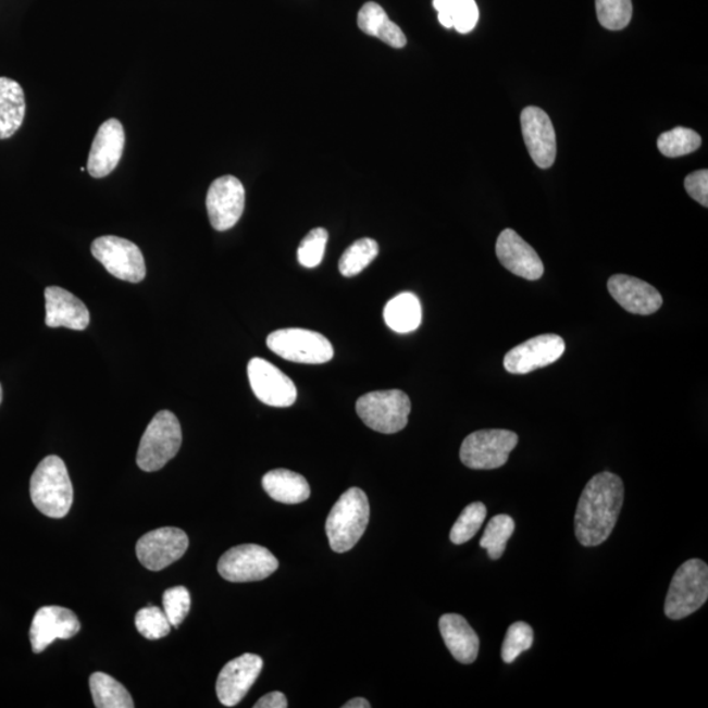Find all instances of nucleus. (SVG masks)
<instances>
[{
  "label": "nucleus",
  "mask_w": 708,
  "mask_h": 708,
  "mask_svg": "<svg viewBox=\"0 0 708 708\" xmlns=\"http://www.w3.org/2000/svg\"><path fill=\"white\" fill-rule=\"evenodd\" d=\"M624 486L620 476L605 471L586 483L575 514L576 538L585 547H596L610 537L620 519Z\"/></svg>",
  "instance_id": "f257e3e1"
},
{
  "label": "nucleus",
  "mask_w": 708,
  "mask_h": 708,
  "mask_svg": "<svg viewBox=\"0 0 708 708\" xmlns=\"http://www.w3.org/2000/svg\"><path fill=\"white\" fill-rule=\"evenodd\" d=\"M29 490L34 506L50 519H63L72 509L73 484L60 457L42 459L30 477Z\"/></svg>",
  "instance_id": "f03ea898"
},
{
  "label": "nucleus",
  "mask_w": 708,
  "mask_h": 708,
  "mask_svg": "<svg viewBox=\"0 0 708 708\" xmlns=\"http://www.w3.org/2000/svg\"><path fill=\"white\" fill-rule=\"evenodd\" d=\"M370 517L368 496L360 488H349L331 509L325 532L335 552L352 550L365 533Z\"/></svg>",
  "instance_id": "7ed1b4c3"
},
{
  "label": "nucleus",
  "mask_w": 708,
  "mask_h": 708,
  "mask_svg": "<svg viewBox=\"0 0 708 708\" xmlns=\"http://www.w3.org/2000/svg\"><path fill=\"white\" fill-rule=\"evenodd\" d=\"M708 598V567L704 560L685 561L674 573L669 586L664 611L669 620L680 621L692 616Z\"/></svg>",
  "instance_id": "20e7f679"
},
{
  "label": "nucleus",
  "mask_w": 708,
  "mask_h": 708,
  "mask_svg": "<svg viewBox=\"0 0 708 708\" xmlns=\"http://www.w3.org/2000/svg\"><path fill=\"white\" fill-rule=\"evenodd\" d=\"M183 443L181 423L171 411L156 414L140 438L137 464L140 470L154 472L174 458Z\"/></svg>",
  "instance_id": "39448f33"
},
{
  "label": "nucleus",
  "mask_w": 708,
  "mask_h": 708,
  "mask_svg": "<svg viewBox=\"0 0 708 708\" xmlns=\"http://www.w3.org/2000/svg\"><path fill=\"white\" fill-rule=\"evenodd\" d=\"M356 411L370 430L393 435L406 428L411 400L400 390L373 392L357 400Z\"/></svg>",
  "instance_id": "423d86ee"
},
{
  "label": "nucleus",
  "mask_w": 708,
  "mask_h": 708,
  "mask_svg": "<svg viewBox=\"0 0 708 708\" xmlns=\"http://www.w3.org/2000/svg\"><path fill=\"white\" fill-rule=\"evenodd\" d=\"M519 436L507 430H484L464 438L459 451L462 463L472 470H495L508 462Z\"/></svg>",
  "instance_id": "0eeeda50"
},
{
  "label": "nucleus",
  "mask_w": 708,
  "mask_h": 708,
  "mask_svg": "<svg viewBox=\"0 0 708 708\" xmlns=\"http://www.w3.org/2000/svg\"><path fill=\"white\" fill-rule=\"evenodd\" d=\"M266 346L285 360L309 365L328 362L334 357V347L327 337L303 328L274 331L268 336Z\"/></svg>",
  "instance_id": "6e6552de"
},
{
  "label": "nucleus",
  "mask_w": 708,
  "mask_h": 708,
  "mask_svg": "<svg viewBox=\"0 0 708 708\" xmlns=\"http://www.w3.org/2000/svg\"><path fill=\"white\" fill-rule=\"evenodd\" d=\"M91 252L113 277L133 284L146 277L144 254L131 240L113 235L100 236L92 241Z\"/></svg>",
  "instance_id": "1a4fd4ad"
},
{
  "label": "nucleus",
  "mask_w": 708,
  "mask_h": 708,
  "mask_svg": "<svg viewBox=\"0 0 708 708\" xmlns=\"http://www.w3.org/2000/svg\"><path fill=\"white\" fill-rule=\"evenodd\" d=\"M278 569L274 555L259 545L229 548L219 561L220 575L232 583L260 582Z\"/></svg>",
  "instance_id": "9d476101"
},
{
  "label": "nucleus",
  "mask_w": 708,
  "mask_h": 708,
  "mask_svg": "<svg viewBox=\"0 0 708 708\" xmlns=\"http://www.w3.org/2000/svg\"><path fill=\"white\" fill-rule=\"evenodd\" d=\"M245 206L246 190L239 178L226 175L210 185L207 209L210 223L216 232L233 228L244 214Z\"/></svg>",
  "instance_id": "9b49d317"
},
{
  "label": "nucleus",
  "mask_w": 708,
  "mask_h": 708,
  "mask_svg": "<svg viewBox=\"0 0 708 708\" xmlns=\"http://www.w3.org/2000/svg\"><path fill=\"white\" fill-rule=\"evenodd\" d=\"M189 546L188 535L182 529L161 527L142 535L137 542L140 564L150 571H161L184 557Z\"/></svg>",
  "instance_id": "f8f14e48"
},
{
  "label": "nucleus",
  "mask_w": 708,
  "mask_h": 708,
  "mask_svg": "<svg viewBox=\"0 0 708 708\" xmlns=\"http://www.w3.org/2000/svg\"><path fill=\"white\" fill-rule=\"evenodd\" d=\"M247 372L253 394L264 405L285 408L296 403V385L273 363L254 357L248 362Z\"/></svg>",
  "instance_id": "ddd939ff"
},
{
  "label": "nucleus",
  "mask_w": 708,
  "mask_h": 708,
  "mask_svg": "<svg viewBox=\"0 0 708 708\" xmlns=\"http://www.w3.org/2000/svg\"><path fill=\"white\" fill-rule=\"evenodd\" d=\"M563 337L554 334L541 335L520 344L504 357V368L510 374H527L551 365L564 355Z\"/></svg>",
  "instance_id": "4468645a"
},
{
  "label": "nucleus",
  "mask_w": 708,
  "mask_h": 708,
  "mask_svg": "<svg viewBox=\"0 0 708 708\" xmlns=\"http://www.w3.org/2000/svg\"><path fill=\"white\" fill-rule=\"evenodd\" d=\"M263 660L253 654H245L228 661L216 680V695L223 706L234 707L240 704L257 682Z\"/></svg>",
  "instance_id": "2eb2a0df"
},
{
  "label": "nucleus",
  "mask_w": 708,
  "mask_h": 708,
  "mask_svg": "<svg viewBox=\"0 0 708 708\" xmlns=\"http://www.w3.org/2000/svg\"><path fill=\"white\" fill-rule=\"evenodd\" d=\"M80 631V622L70 609L62 606H44L32 621L29 639L35 654H41L59 639H72Z\"/></svg>",
  "instance_id": "dca6fc26"
},
{
  "label": "nucleus",
  "mask_w": 708,
  "mask_h": 708,
  "mask_svg": "<svg viewBox=\"0 0 708 708\" xmlns=\"http://www.w3.org/2000/svg\"><path fill=\"white\" fill-rule=\"evenodd\" d=\"M522 136L533 162L539 169H550L557 158V134L550 116L537 107L521 113Z\"/></svg>",
  "instance_id": "f3484780"
},
{
  "label": "nucleus",
  "mask_w": 708,
  "mask_h": 708,
  "mask_svg": "<svg viewBox=\"0 0 708 708\" xmlns=\"http://www.w3.org/2000/svg\"><path fill=\"white\" fill-rule=\"evenodd\" d=\"M125 131L116 119L107 120L99 127L91 150H89L87 171L95 178L111 175L123 158Z\"/></svg>",
  "instance_id": "a211bd4d"
},
{
  "label": "nucleus",
  "mask_w": 708,
  "mask_h": 708,
  "mask_svg": "<svg viewBox=\"0 0 708 708\" xmlns=\"http://www.w3.org/2000/svg\"><path fill=\"white\" fill-rule=\"evenodd\" d=\"M496 254L501 265L514 276L529 281L544 276L545 266L538 253L512 228L504 229L497 238Z\"/></svg>",
  "instance_id": "6ab92c4d"
},
{
  "label": "nucleus",
  "mask_w": 708,
  "mask_h": 708,
  "mask_svg": "<svg viewBox=\"0 0 708 708\" xmlns=\"http://www.w3.org/2000/svg\"><path fill=\"white\" fill-rule=\"evenodd\" d=\"M608 289L611 297L631 314L653 315L661 309L660 291L646 281L626 274H616L609 278Z\"/></svg>",
  "instance_id": "aec40b11"
},
{
  "label": "nucleus",
  "mask_w": 708,
  "mask_h": 708,
  "mask_svg": "<svg viewBox=\"0 0 708 708\" xmlns=\"http://www.w3.org/2000/svg\"><path fill=\"white\" fill-rule=\"evenodd\" d=\"M45 309H47L45 323L50 328L66 327L83 331L88 327L91 319L87 306L60 286H49L45 289Z\"/></svg>",
  "instance_id": "412c9836"
},
{
  "label": "nucleus",
  "mask_w": 708,
  "mask_h": 708,
  "mask_svg": "<svg viewBox=\"0 0 708 708\" xmlns=\"http://www.w3.org/2000/svg\"><path fill=\"white\" fill-rule=\"evenodd\" d=\"M439 633L457 661L472 664L476 660L481 646L480 636L462 616L445 614L439 618Z\"/></svg>",
  "instance_id": "4be33fe9"
},
{
  "label": "nucleus",
  "mask_w": 708,
  "mask_h": 708,
  "mask_svg": "<svg viewBox=\"0 0 708 708\" xmlns=\"http://www.w3.org/2000/svg\"><path fill=\"white\" fill-rule=\"evenodd\" d=\"M27 103L24 89L18 83L2 76L0 78V140L15 136L21 129Z\"/></svg>",
  "instance_id": "5701e85b"
},
{
  "label": "nucleus",
  "mask_w": 708,
  "mask_h": 708,
  "mask_svg": "<svg viewBox=\"0 0 708 708\" xmlns=\"http://www.w3.org/2000/svg\"><path fill=\"white\" fill-rule=\"evenodd\" d=\"M263 488L274 501L283 504H301L308 500L311 494L305 476L285 469L266 472Z\"/></svg>",
  "instance_id": "b1692460"
},
{
  "label": "nucleus",
  "mask_w": 708,
  "mask_h": 708,
  "mask_svg": "<svg viewBox=\"0 0 708 708\" xmlns=\"http://www.w3.org/2000/svg\"><path fill=\"white\" fill-rule=\"evenodd\" d=\"M359 28L369 36L380 38L392 48H405L407 37L399 25L393 23L380 4L369 2L362 5L357 17Z\"/></svg>",
  "instance_id": "393cba45"
},
{
  "label": "nucleus",
  "mask_w": 708,
  "mask_h": 708,
  "mask_svg": "<svg viewBox=\"0 0 708 708\" xmlns=\"http://www.w3.org/2000/svg\"><path fill=\"white\" fill-rule=\"evenodd\" d=\"M385 322L395 333L410 334L420 327L423 311L419 298L412 293H401L386 305Z\"/></svg>",
  "instance_id": "a878e982"
},
{
  "label": "nucleus",
  "mask_w": 708,
  "mask_h": 708,
  "mask_svg": "<svg viewBox=\"0 0 708 708\" xmlns=\"http://www.w3.org/2000/svg\"><path fill=\"white\" fill-rule=\"evenodd\" d=\"M443 27L455 28L458 34H470L480 22V9L475 0H433Z\"/></svg>",
  "instance_id": "bb28decb"
},
{
  "label": "nucleus",
  "mask_w": 708,
  "mask_h": 708,
  "mask_svg": "<svg viewBox=\"0 0 708 708\" xmlns=\"http://www.w3.org/2000/svg\"><path fill=\"white\" fill-rule=\"evenodd\" d=\"M94 704L98 708H133L134 701L126 687L105 673L97 672L89 678Z\"/></svg>",
  "instance_id": "cd10ccee"
},
{
  "label": "nucleus",
  "mask_w": 708,
  "mask_h": 708,
  "mask_svg": "<svg viewBox=\"0 0 708 708\" xmlns=\"http://www.w3.org/2000/svg\"><path fill=\"white\" fill-rule=\"evenodd\" d=\"M514 529V520L508 514H497L488 522L481 539V547L486 548L489 559L497 560L502 557Z\"/></svg>",
  "instance_id": "c85d7f7f"
},
{
  "label": "nucleus",
  "mask_w": 708,
  "mask_h": 708,
  "mask_svg": "<svg viewBox=\"0 0 708 708\" xmlns=\"http://www.w3.org/2000/svg\"><path fill=\"white\" fill-rule=\"evenodd\" d=\"M701 138L697 132L687 129V127H674V129L662 133L657 139V148L662 156L668 158H679L700 148Z\"/></svg>",
  "instance_id": "c756f323"
},
{
  "label": "nucleus",
  "mask_w": 708,
  "mask_h": 708,
  "mask_svg": "<svg viewBox=\"0 0 708 708\" xmlns=\"http://www.w3.org/2000/svg\"><path fill=\"white\" fill-rule=\"evenodd\" d=\"M380 247L374 239L363 238L355 241L343 253L339 261V271L344 277H353L360 274L372 261L378 257Z\"/></svg>",
  "instance_id": "7c9ffc66"
},
{
  "label": "nucleus",
  "mask_w": 708,
  "mask_h": 708,
  "mask_svg": "<svg viewBox=\"0 0 708 708\" xmlns=\"http://www.w3.org/2000/svg\"><path fill=\"white\" fill-rule=\"evenodd\" d=\"M486 516L487 508L483 502H472L465 507L461 516L458 517L455 526L451 527L450 541L452 544L463 545L474 538L481 531Z\"/></svg>",
  "instance_id": "2f4dec72"
},
{
  "label": "nucleus",
  "mask_w": 708,
  "mask_h": 708,
  "mask_svg": "<svg viewBox=\"0 0 708 708\" xmlns=\"http://www.w3.org/2000/svg\"><path fill=\"white\" fill-rule=\"evenodd\" d=\"M596 12L599 24L609 30H621L628 27L633 18V2L631 0H596Z\"/></svg>",
  "instance_id": "473e14b6"
},
{
  "label": "nucleus",
  "mask_w": 708,
  "mask_h": 708,
  "mask_svg": "<svg viewBox=\"0 0 708 708\" xmlns=\"http://www.w3.org/2000/svg\"><path fill=\"white\" fill-rule=\"evenodd\" d=\"M136 628L146 639L158 641L171 633L172 624L162 609L148 606L137 612Z\"/></svg>",
  "instance_id": "72a5a7b5"
},
{
  "label": "nucleus",
  "mask_w": 708,
  "mask_h": 708,
  "mask_svg": "<svg viewBox=\"0 0 708 708\" xmlns=\"http://www.w3.org/2000/svg\"><path fill=\"white\" fill-rule=\"evenodd\" d=\"M534 642L533 629L525 622H516L509 628L504 637L501 659L507 664L512 662L525 650L531 649Z\"/></svg>",
  "instance_id": "f704fd0d"
},
{
  "label": "nucleus",
  "mask_w": 708,
  "mask_h": 708,
  "mask_svg": "<svg viewBox=\"0 0 708 708\" xmlns=\"http://www.w3.org/2000/svg\"><path fill=\"white\" fill-rule=\"evenodd\" d=\"M327 229L318 227L305 236L298 248L299 264L305 268H316L322 263L325 246H327Z\"/></svg>",
  "instance_id": "c9c22d12"
},
{
  "label": "nucleus",
  "mask_w": 708,
  "mask_h": 708,
  "mask_svg": "<svg viewBox=\"0 0 708 708\" xmlns=\"http://www.w3.org/2000/svg\"><path fill=\"white\" fill-rule=\"evenodd\" d=\"M190 610V593L185 586H174L163 593V611L172 628H178Z\"/></svg>",
  "instance_id": "e433bc0d"
},
{
  "label": "nucleus",
  "mask_w": 708,
  "mask_h": 708,
  "mask_svg": "<svg viewBox=\"0 0 708 708\" xmlns=\"http://www.w3.org/2000/svg\"><path fill=\"white\" fill-rule=\"evenodd\" d=\"M685 189L693 200L705 208L708 207V171L700 170L693 172L685 178Z\"/></svg>",
  "instance_id": "4c0bfd02"
},
{
  "label": "nucleus",
  "mask_w": 708,
  "mask_h": 708,
  "mask_svg": "<svg viewBox=\"0 0 708 708\" xmlns=\"http://www.w3.org/2000/svg\"><path fill=\"white\" fill-rule=\"evenodd\" d=\"M254 708H286L288 707V699L285 695L280 692H273L264 695L263 698H260L257 704L253 705Z\"/></svg>",
  "instance_id": "58836bf2"
},
{
  "label": "nucleus",
  "mask_w": 708,
  "mask_h": 708,
  "mask_svg": "<svg viewBox=\"0 0 708 708\" xmlns=\"http://www.w3.org/2000/svg\"><path fill=\"white\" fill-rule=\"evenodd\" d=\"M344 708H369L370 704L365 698H355L347 701Z\"/></svg>",
  "instance_id": "ea45409f"
},
{
  "label": "nucleus",
  "mask_w": 708,
  "mask_h": 708,
  "mask_svg": "<svg viewBox=\"0 0 708 708\" xmlns=\"http://www.w3.org/2000/svg\"><path fill=\"white\" fill-rule=\"evenodd\" d=\"M2 400H3V388L2 385H0V405H2Z\"/></svg>",
  "instance_id": "a19ab883"
}]
</instances>
